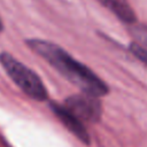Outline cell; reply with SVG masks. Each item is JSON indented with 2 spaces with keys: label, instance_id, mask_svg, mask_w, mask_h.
Returning <instances> with one entry per match:
<instances>
[{
  "label": "cell",
  "instance_id": "8992f818",
  "mask_svg": "<svg viewBox=\"0 0 147 147\" xmlns=\"http://www.w3.org/2000/svg\"><path fill=\"white\" fill-rule=\"evenodd\" d=\"M132 34L139 41V46L147 49V26L145 25H134L132 29Z\"/></svg>",
  "mask_w": 147,
  "mask_h": 147
},
{
  "label": "cell",
  "instance_id": "7a4b0ae2",
  "mask_svg": "<svg viewBox=\"0 0 147 147\" xmlns=\"http://www.w3.org/2000/svg\"><path fill=\"white\" fill-rule=\"evenodd\" d=\"M0 63L13 82L30 98L44 101L47 99V90L40 77L9 53H0Z\"/></svg>",
  "mask_w": 147,
  "mask_h": 147
},
{
  "label": "cell",
  "instance_id": "5b68a950",
  "mask_svg": "<svg viewBox=\"0 0 147 147\" xmlns=\"http://www.w3.org/2000/svg\"><path fill=\"white\" fill-rule=\"evenodd\" d=\"M124 23L131 24L136 21V14L127 0H98Z\"/></svg>",
  "mask_w": 147,
  "mask_h": 147
},
{
  "label": "cell",
  "instance_id": "52a82bcc",
  "mask_svg": "<svg viewBox=\"0 0 147 147\" xmlns=\"http://www.w3.org/2000/svg\"><path fill=\"white\" fill-rule=\"evenodd\" d=\"M130 49H131V52L133 53V55L136 57H138L141 62H144L147 65V49L142 48L138 44H131Z\"/></svg>",
  "mask_w": 147,
  "mask_h": 147
},
{
  "label": "cell",
  "instance_id": "277c9868",
  "mask_svg": "<svg viewBox=\"0 0 147 147\" xmlns=\"http://www.w3.org/2000/svg\"><path fill=\"white\" fill-rule=\"evenodd\" d=\"M51 108L53 113L56 115V117L61 121V123L72 133L75 134L80 141L84 144L90 142V136L87 133V130L85 129L83 122H80L77 117H75L64 106H61L59 103H51Z\"/></svg>",
  "mask_w": 147,
  "mask_h": 147
},
{
  "label": "cell",
  "instance_id": "6da1fadb",
  "mask_svg": "<svg viewBox=\"0 0 147 147\" xmlns=\"http://www.w3.org/2000/svg\"><path fill=\"white\" fill-rule=\"evenodd\" d=\"M26 45L31 51L46 60L70 83L80 88L83 93L95 98L103 96L108 93L109 88L101 78H99L90 68L75 60L59 45L41 39H29L26 40Z\"/></svg>",
  "mask_w": 147,
  "mask_h": 147
},
{
  "label": "cell",
  "instance_id": "3957f363",
  "mask_svg": "<svg viewBox=\"0 0 147 147\" xmlns=\"http://www.w3.org/2000/svg\"><path fill=\"white\" fill-rule=\"evenodd\" d=\"M64 107L80 122H92L95 123L101 117V103L98 98L88 94H75L69 96Z\"/></svg>",
  "mask_w": 147,
  "mask_h": 147
},
{
  "label": "cell",
  "instance_id": "ba28073f",
  "mask_svg": "<svg viewBox=\"0 0 147 147\" xmlns=\"http://www.w3.org/2000/svg\"><path fill=\"white\" fill-rule=\"evenodd\" d=\"M3 30V24H2V21H1V18H0V32Z\"/></svg>",
  "mask_w": 147,
  "mask_h": 147
}]
</instances>
